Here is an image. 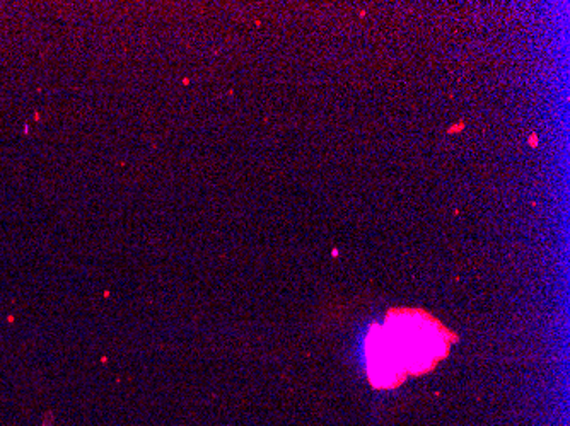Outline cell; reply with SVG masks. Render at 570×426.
Listing matches in <instances>:
<instances>
[{"instance_id":"obj_1","label":"cell","mask_w":570,"mask_h":426,"mask_svg":"<svg viewBox=\"0 0 570 426\" xmlns=\"http://www.w3.org/2000/svg\"><path fill=\"white\" fill-rule=\"evenodd\" d=\"M383 328L405 368L406 376H424L450 354L456 341L453 331L422 309L387 310Z\"/></svg>"},{"instance_id":"obj_2","label":"cell","mask_w":570,"mask_h":426,"mask_svg":"<svg viewBox=\"0 0 570 426\" xmlns=\"http://www.w3.org/2000/svg\"><path fill=\"white\" fill-rule=\"evenodd\" d=\"M367 377L376 389H393L406 379V371L381 325L373 326L366 338Z\"/></svg>"}]
</instances>
